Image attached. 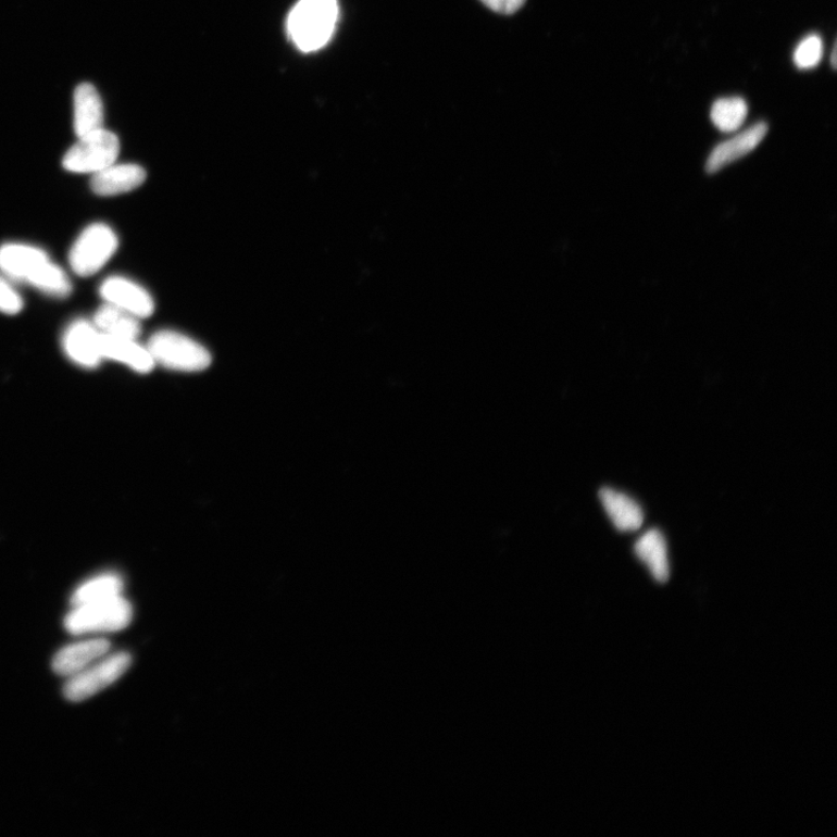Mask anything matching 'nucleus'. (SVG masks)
I'll use <instances>...</instances> for the list:
<instances>
[{"label": "nucleus", "mask_w": 837, "mask_h": 837, "mask_svg": "<svg viewBox=\"0 0 837 837\" xmlns=\"http://www.w3.org/2000/svg\"><path fill=\"white\" fill-rule=\"evenodd\" d=\"M339 12L337 0H299L288 18L290 39L301 52L320 50L332 39Z\"/></svg>", "instance_id": "f257e3e1"}, {"label": "nucleus", "mask_w": 837, "mask_h": 837, "mask_svg": "<svg viewBox=\"0 0 837 837\" xmlns=\"http://www.w3.org/2000/svg\"><path fill=\"white\" fill-rule=\"evenodd\" d=\"M147 348L155 364L166 370L196 373L208 370L212 362L210 351L199 342L176 330L157 332Z\"/></svg>", "instance_id": "f03ea898"}, {"label": "nucleus", "mask_w": 837, "mask_h": 837, "mask_svg": "<svg viewBox=\"0 0 837 837\" xmlns=\"http://www.w3.org/2000/svg\"><path fill=\"white\" fill-rule=\"evenodd\" d=\"M133 609L123 596L92 604L74 607L66 615L64 627L71 634L113 633L127 628Z\"/></svg>", "instance_id": "7ed1b4c3"}, {"label": "nucleus", "mask_w": 837, "mask_h": 837, "mask_svg": "<svg viewBox=\"0 0 837 837\" xmlns=\"http://www.w3.org/2000/svg\"><path fill=\"white\" fill-rule=\"evenodd\" d=\"M118 246V237L110 226L90 225L80 233L71 249L72 270L80 277L97 274L114 255Z\"/></svg>", "instance_id": "20e7f679"}, {"label": "nucleus", "mask_w": 837, "mask_h": 837, "mask_svg": "<svg viewBox=\"0 0 837 837\" xmlns=\"http://www.w3.org/2000/svg\"><path fill=\"white\" fill-rule=\"evenodd\" d=\"M121 152V142L114 133L100 129L78 141L63 158L65 171L76 174H96L115 163Z\"/></svg>", "instance_id": "39448f33"}, {"label": "nucleus", "mask_w": 837, "mask_h": 837, "mask_svg": "<svg viewBox=\"0 0 837 837\" xmlns=\"http://www.w3.org/2000/svg\"><path fill=\"white\" fill-rule=\"evenodd\" d=\"M130 664L132 658L127 652L105 655L70 677L64 685V696L74 702L89 699L118 680Z\"/></svg>", "instance_id": "423d86ee"}, {"label": "nucleus", "mask_w": 837, "mask_h": 837, "mask_svg": "<svg viewBox=\"0 0 837 837\" xmlns=\"http://www.w3.org/2000/svg\"><path fill=\"white\" fill-rule=\"evenodd\" d=\"M100 296L108 304L136 315L139 320L152 315L155 310L153 297L138 283L125 277L108 278L100 287Z\"/></svg>", "instance_id": "0eeeda50"}, {"label": "nucleus", "mask_w": 837, "mask_h": 837, "mask_svg": "<svg viewBox=\"0 0 837 837\" xmlns=\"http://www.w3.org/2000/svg\"><path fill=\"white\" fill-rule=\"evenodd\" d=\"M63 348L66 357L88 370L103 361L102 334L87 321H76L66 328Z\"/></svg>", "instance_id": "6e6552de"}, {"label": "nucleus", "mask_w": 837, "mask_h": 837, "mask_svg": "<svg viewBox=\"0 0 837 837\" xmlns=\"http://www.w3.org/2000/svg\"><path fill=\"white\" fill-rule=\"evenodd\" d=\"M147 173L138 164H111L93 174L91 189L98 196H116L130 192L142 186Z\"/></svg>", "instance_id": "1a4fd4ad"}, {"label": "nucleus", "mask_w": 837, "mask_h": 837, "mask_svg": "<svg viewBox=\"0 0 837 837\" xmlns=\"http://www.w3.org/2000/svg\"><path fill=\"white\" fill-rule=\"evenodd\" d=\"M111 648L107 639L97 638L66 646L55 655L52 666L54 672L64 677H72L104 658Z\"/></svg>", "instance_id": "9d476101"}, {"label": "nucleus", "mask_w": 837, "mask_h": 837, "mask_svg": "<svg viewBox=\"0 0 837 837\" xmlns=\"http://www.w3.org/2000/svg\"><path fill=\"white\" fill-rule=\"evenodd\" d=\"M766 133L767 125L759 123L741 132L733 139L719 145L709 158L707 172L710 174L717 173L726 165L745 158L758 148L764 140Z\"/></svg>", "instance_id": "9b49d317"}, {"label": "nucleus", "mask_w": 837, "mask_h": 837, "mask_svg": "<svg viewBox=\"0 0 837 837\" xmlns=\"http://www.w3.org/2000/svg\"><path fill=\"white\" fill-rule=\"evenodd\" d=\"M104 107L98 90L90 83H82L74 93V127L78 138L104 128Z\"/></svg>", "instance_id": "f8f14e48"}, {"label": "nucleus", "mask_w": 837, "mask_h": 837, "mask_svg": "<svg viewBox=\"0 0 837 837\" xmlns=\"http://www.w3.org/2000/svg\"><path fill=\"white\" fill-rule=\"evenodd\" d=\"M49 261L43 250L22 243L0 247V270L9 277L26 282Z\"/></svg>", "instance_id": "ddd939ff"}, {"label": "nucleus", "mask_w": 837, "mask_h": 837, "mask_svg": "<svg viewBox=\"0 0 837 837\" xmlns=\"http://www.w3.org/2000/svg\"><path fill=\"white\" fill-rule=\"evenodd\" d=\"M102 353L103 359L126 364L133 371L140 374H148L155 366V362L152 355H150L148 348L139 345L134 339L102 334Z\"/></svg>", "instance_id": "4468645a"}, {"label": "nucleus", "mask_w": 837, "mask_h": 837, "mask_svg": "<svg viewBox=\"0 0 837 837\" xmlns=\"http://www.w3.org/2000/svg\"><path fill=\"white\" fill-rule=\"evenodd\" d=\"M599 498L617 530L634 532L641 528L645 515L638 501L610 488L602 489Z\"/></svg>", "instance_id": "2eb2a0df"}, {"label": "nucleus", "mask_w": 837, "mask_h": 837, "mask_svg": "<svg viewBox=\"0 0 837 837\" xmlns=\"http://www.w3.org/2000/svg\"><path fill=\"white\" fill-rule=\"evenodd\" d=\"M635 554L642 561L654 579L660 583L667 580L670 565L667 546L664 535L659 529H649L635 544Z\"/></svg>", "instance_id": "dca6fc26"}, {"label": "nucleus", "mask_w": 837, "mask_h": 837, "mask_svg": "<svg viewBox=\"0 0 837 837\" xmlns=\"http://www.w3.org/2000/svg\"><path fill=\"white\" fill-rule=\"evenodd\" d=\"M93 325L100 333L112 337L137 340L141 334L139 317L111 304L95 313Z\"/></svg>", "instance_id": "f3484780"}, {"label": "nucleus", "mask_w": 837, "mask_h": 837, "mask_svg": "<svg viewBox=\"0 0 837 837\" xmlns=\"http://www.w3.org/2000/svg\"><path fill=\"white\" fill-rule=\"evenodd\" d=\"M123 579L115 574H104L83 583L72 597L73 607L92 604L120 597L123 594Z\"/></svg>", "instance_id": "a211bd4d"}, {"label": "nucleus", "mask_w": 837, "mask_h": 837, "mask_svg": "<svg viewBox=\"0 0 837 837\" xmlns=\"http://www.w3.org/2000/svg\"><path fill=\"white\" fill-rule=\"evenodd\" d=\"M27 283L45 295L55 298L68 297L73 291L70 277L62 271V267L50 260Z\"/></svg>", "instance_id": "6ab92c4d"}, {"label": "nucleus", "mask_w": 837, "mask_h": 837, "mask_svg": "<svg viewBox=\"0 0 837 837\" xmlns=\"http://www.w3.org/2000/svg\"><path fill=\"white\" fill-rule=\"evenodd\" d=\"M747 114L748 107L742 98H723L714 103L711 120L720 130L735 132L744 125Z\"/></svg>", "instance_id": "aec40b11"}, {"label": "nucleus", "mask_w": 837, "mask_h": 837, "mask_svg": "<svg viewBox=\"0 0 837 837\" xmlns=\"http://www.w3.org/2000/svg\"><path fill=\"white\" fill-rule=\"evenodd\" d=\"M823 55L824 43L822 38L812 35L798 45L794 60L799 70L808 71L814 68L822 61Z\"/></svg>", "instance_id": "412c9836"}, {"label": "nucleus", "mask_w": 837, "mask_h": 837, "mask_svg": "<svg viewBox=\"0 0 837 837\" xmlns=\"http://www.w3.org/2000/svg\"><path fill=\"white\" fill-rule=\"evenodd\" d=\"M23 308L22 296L13 289L8 280L0 277V312L15 315L21 313Z\"/></svg>", "instance_id": "4be33fe9"}, {"label": "nucleus", "mask_w": 837, "mask_h": 837, "mask_svg": "<svg viewBox=\"0 0 837 837\" xmlns=\"http://www.w3.org/2000/svg\"><path fill=\"white\" fill-rule=\"evenodd\" d=\"M480 2L497 13L510 15L521 10L526 0H480Z\"/></svg>", "instance_id": "5701e85b"}, {"label": "nucleus", "mask_w": 837, "mask_h": 837, "mask_svg": "<svg viewBox=\"0 0 837 837\" xmlns=\"http://www.w3.org/2000/svg\"><path fill=\"white\" fill-rule=\"evenodd\" d=\"M832 66L835 70L836 68V48L834 47L833 53H832Z\"/></svg>", "instance_id": "b1692460"}]
</instances>
